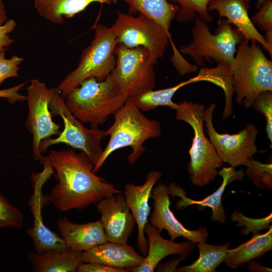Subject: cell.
<instances>
[{
	"label": "cell",
	"mask_w": 272,
	"mask_h": 272,
	"mask_svg": "<svg viewBox=\"0 0 272 272\" xmlns=\"http://www.w3.org/2000/svg\"><path fill=\"white\" fill-rule=\"evenodd\" d=\"M118 1V0H117ZM128 5L129 14L139 13L159 24L172 39L170 28L179 6L167 0H119Z\"/></svg>",
	"instance_id": "25"
},
{
	"label": "cell",
	"mask_w": 272,
	"mask_h": 272,
	"mask_svg": "<svg viewBox=\"0 0 272 272\" xmlns=\"http://www.w3.org/2000/svg\"><path fill=\"white\" fill-rule=\"evenodd\" d=\"M161 176L160 171L152 170L147 174L146 181L142 185L128 183L124 186V194L126 201L138 226L137 247L145 256L147 255L148 251L144 228L148 223L150 215L149 199L151 197L154 185Z\"/></svg>",
	"instance_id": "15"
},
{
	"label": "cell",
	"mask_w": 272,
	"mask_h": 272,
	"mask_svg": "<svg viewBox=\"0 0 272 272\" xmlns=\"http://www.w3.org/2000/svg\"><path fill=\"white\" fill-rule=\"evenodd\" d=\"M169 195L168 186L164 183L153 187L151 197L154 200V210L150 215V224L161 232L166 230L172 240L181 237L195 243L206 242L209 235L207 227L195 230L186 229L171 211Z\"/></svg>",
	"instance_id": "13"
},
{
	"label": "cell",
	"mask_w": 272,
	"mask_h": 272,
	"mask_svg": "<svg viewBox=\"0 0 272 272\" xmlns=\"http://www.w3.org/2000/svg\"><path fill=\"white\" fill-rule=\"evenodd\" d=\"M218 174L222 178V182L220 187L212 194L201 200L192 199L186 196L185 191L175 182H171L168 186L170 194L177 196L180 198L176 204V208L179 210L192 205H197L199 210L206 207L210 208L212 211L211 220L213 222L224 223L226 221L225 210L222 204V197L227 186L235 180L242 181L245 176L244 171L230 166L222 167L218 170Z\"/></svg>",
	"instance_id": "16"
},
{
	"label": "cell",
	"mask_w": 272,
	"mask_h": 272,
	"mask_svg": "<svg viewBox=\"0 0 272 272\" xmlns=\"http://www.w3.org/2000/svg\"><path fill=\"white\" fill-rule=\"evenodd\" d=\"M117 0H33L38 14L54 24L63 23L64 19L73 18L84 11L91 3L112 4Z\"/></svg>",
	"instance_id": "23"
},
{
	"label": "cell",
	"mask_w": 272,
	"mask_h": 272,
	"mask_svg": "<svg viewBox=\"0 0 272 272\" xmlns=\"http://www.w3.org/2000/svg\"><path fill=\"white\" fill-rule=\"evenodd\" d=\"M83 251L71 247L63 251L30 252L27 258L34 272H75L82 261Z\"/></svg>",
	"instance_id": "22"
},
{
	"label": "cell",
	"mask_w": 272,
	"mask_h": 272,
	"mask_svg": "<svg viewBox=\"0 0 272 272\" xmlns=\"http://www.w3.org/2000/svg\"><path fill=\"white\" fill-rule=\"evenodd\" d=\"M114 115L113 124L105 130L106 137L109 136V140L94 167L95 173L111 154L126 147L132 149L127 160L131 165H134L146 151L144 143L149 139L159 137L161 134L160 123L146 117L132 98L128 97Z\"/></svg>",
	"instance_id": "2"
},
{
	"label": "cell",
	"mask_w": 272,
	"mask_h": 272,
	"mask_svg": "<svg viewBox=\"0 0 272 272\" xmlns=\"http://www.w3.org/2000/svg\"><path fill=\"white\" fill-rule=\"evenodd\" d=\"M231 220L237 222V227H244L241 231L243 235H247L249 233L253 234L268 229L272 222L271 213L266 217L261 218H251L244 216L242 213L235 211L231 215Z\"/></svg>",
	"instance_id": "30"
},
{
	"label": "cell",
	"mask_w": 272,
	"mask_h": 272,
	"mask_svg": "<svg viewBox=\"0 0 272 272\" xmlns=\"http://www.w3.org/2000/svg\"><path fill=\"white\" fill-rule=\"evenodd\" d=\"M5 51L0 52V85L7 79L19 77V65L24 60L17 55L6 58Z\"/></svg>",
	"instance_id": "34"
},
{
	"label": "cell",
	"mask_w": 272,
	"mask_h": 272,
	"mask_svg": "<svg viewBox=\"0 0 272 272\" xmlns=\"http://www.w3.org/2000/svg\"><path fill=\"white\" fill-rule=\"evenodd\" d=\"M32 213L34 216L33 226L28 228L26 233L31 238L36 252L63 251L69 248L61 236L44 224L40 210H33Z\"/></svg>",
	"instance_id": "26"
},
{
	"label": "cell",
	"mask_w": 272,
	"mask_h": 272,
	"mask_svg": "<svg viewBox=\"0 0 272 272\" xmlns=\"http://www.w3.org/2000/svg\"><path fill=\"white\" fill-rule=\"evenodd\" d=\"M24 219V215L21 211L0 193V229L22 228Z\"/></svg>",
	"instance_id": "31"
},
{
	"label": "cell",
	"mask_w": 272,
	"mask_h": 272,
	"mask_svg": "<svg viewBox=\"0 0 272 272\" xmlns=\"http://www.w3.org/2000/svg\"><path fill=\"white\" fill-rule=\"evenodd\" d=\"M78 272H126L125 268L110 266L97 262H82L79 266Z\"/></svg>",
	"instance_id": "36"
},
{
	"label": "cell",
	"mask_w": 272,
	"mask_h": 272,
	"mask_svg": "<svg viewBox=\"0 0 272 272\" xmlns=\"http://www.w3.org/2000/svg\"><path fill=\"white\" fill-rule=\"evenodd\" d=\"M16 27V22L12 19L8 20L4 23L0 22V52L6 51V48L14 43L9 33L14 31Z\"/></svg>",
	"instance_id": "35"
},
{
	"label": "cell",
	"mask_w": 272,
	"mask_h": 272,
	"mask_svg": "<svg viewBox=\"0 0 272 272\" xmlns=\"http://www.w3.org/2000/svg\"><path fill=\"white\" fill-rule=\"evenodd\" d=\"M257 43L243 39L230 68L235 101L246 108L252 106L260 93L272 91V61Z\"/></svg>",
	"instance_id": "5"
},
{
	"label": "cell",
	"mask_w": 272,
	"mask_h": 272,
	"mask_svg": "<svg viewBox=\"0 0 272 272\" xmlns=\"http://www.w3.org/2000/svg\"><path fill=\"white\" fill-rule=\"evenodd\" d=\"M257 112L262 113L266 120L265 131L270 143L272 142V91L260 93L252 105Z\"/></svg>",
	"instance_id": "33"
},
{
	"label": "cell",
	"mask_w": 272,
	"mask_h": 272,
	"mask_svg": "<svg viewBox=\"0 0 272 272\" xmlns=\"http://www.w3.org/2000/svg\"><path fill=\"white\" fill-rule=\"evenodd\" d=\"M265 233H253L250 240L233 249H228L224 263L237 268L250 260L261 257L272 249V226Z\"/></svg>",
	"instance_id": "24"
},
{
	"label": "cell",
	"mask_w": 272,
	"mask_h": 272,
	"mask_svg": "<svg viewBox=\"0 0 272 272\" xmlns=\"http://www.w3.org/2000/svg\"><path fill=\"white\" fill-rule=\"evenodd\" d=\"M252 0H211L208 9L209 11H217L219 19L225 18L230 24L234 25L250 41L260 43L266 50L271 58V49L264 38L252 23L248 13Z\"/></svg>",
	"instance_id": "18"
},
{
	"label": "cell",
	"mask_w": 272,
	"mask_h": 272,
	"mask_svg": "<svg viewBox=\"0 0 272 272\" xmlns=\"http://www.w3.org/2000/svg\"><path fill=\"white\" fill-rule=\"evenodd\" d=\"M8 20V16L5 5L3 0H0V22L4 23Z\"/></svg>",
	"instance_id": "40"
},
{
	"label": "cell",
	"mask_w": 272,
	"mask_h": 272,
	"mask_svg": "<svg viewBox=\"0 0 272 272\" xmlns=\"http://www.w3.org/2000/svg\"><path fill=\"white\" fill-rule=\"evenodd\" d=\"M118 44L111 27L98 24L95 27L94 37L83 51L77 67L69 73L56 87L64 98L82 81L94 78L104 80L116 64L114 50Z\"/></svg>",
	"instance_id": "8"
},
{
	"label": "cell",
	"mask_w": 272,
	"mask_h": 272,
	"mask_svg": "<svg viewBox=\"0 0 272 272\" xmlns=\"http://www.w3.org/2000/svg\"><path fill=\"white\" fill-rule=\"evenodd\" d=\"M96 209L101 214L108 241L127 243L136 224L122 193L111 195L99 201Z\"/></svg>",
	"instance_id": "14"
},
{
	"label": "cell",
	"mask_w": 272,
	"mask_h": 272,
	"mask_svg": "<svg viewBox=\"0 0 272 272\" xmlns=\"http://www.w3.org/2000/svg\"><path fill=\"white\" fill-rule=\"evenodd\" d=\"M116 64L111 73L121 91L134 99L156 86L155 73L148 50L143 46L127 48L117 44Z\"/></svg>",
	"instance_id": "10"
},
{
	"label": "cell",
	"mask_w": 272,
	"mask_h": 272,
	"mask_svg": "<svg viewBox=\"0 0 272 272\" xmlns=\"http://www.w3.org/2000/svg\"><path fill=\"white\" fill-rule=\"evenodd\" d=\"M259 9L250 19L253 25H257L264 32V39L269 47L272 49L271 0H265Z\"/></svg>",
	"instance_id": "32"
},
{
	"label": "cell",
	"mask_w": 272,
	"mask_h": 272,
	"mask_svg": "<svg viewBox=\"0 0 272 272\" xmlns=\"http://www.w3.org/2000/svg\"><path fill=\"white\" fill-rule=\"evenodd\" d=\"M248 270L250 271H259V272H271V269L262 266L259 263H256L255 261L249 262Z\"/></svg>",
	"instance_id": "39"
},
{
	"label": "cell",
	"mask_w": 272,
	"mask_h": 272,
	"mask_svg": "<svg viewBox=\"0 0 272 272\" xmlns=\"http://www.w3.org/2000/svg\"><path fill=\"white\" fill-rule=\"evenodd\" d=\"M199 81H208L220 87L222 82L218 67L202 68L194 77L181 82L172 87L159 90H150L139 95L133 100L142 111L152 110L159 106H167L175 110L178 104L172 100L175 93L186 85Z\"/></svg>",
	"instance_id": "19"
},
{
	"label": "cell",
	"mask_w": 272,
	"mask_h": 272,
	"mask_svg": "<svg viewBox=\"0 0 272 272\" xmlns=\"http://www.w3.org/2000/svg\"><path fill=\"white\" fill-rule=\"evenodd\" d=\"M127 98L110 73L103 81L94 78L82 81L66 95L64 100L76 118L97 128L121 108Z\"/></svg>",
	"instance_id": "4"
},
{
	"label": "cell",
	"mask_w": 272,
	"mask_h": 272,
	"mask_svg": "<svg viewBox=\"0 0 272 272\" xmlns=\"http://www.w3.org/2000/svg\"><path fill=\"white\" fill-rule=\"evenodd\" d=\"M245 173L253 185L261 189H272V163H264L253 158L245 165Z\"/></svg>",
	"instance_id": "29"
},
{
	"label": "cell",
	"mask_w": 272,
	"mask_h": 272,
	"mask_svg": "<svg viewBox=\"0 0 272 272\" xmlns=\"http://www.w3.org/2000/svg\"><path fill=\"white\" fill-rule=\"evenodd\" d=\"M144 258L127 243L108 241L82 253L83 262H97L125 269L139 265Z\"/></svg>",
	"instance_id": "20"
},
{
	"label": "cell",
	"mask_w": 272,
	"mask_h": 272,
	"mask_svg": "<svg viewBox=\"0 0 272 272\" xmlns=\"http://www.w3.org/2000/svg\"><path fill=\"white\" fill-rule=\"evenodd\" d=\"M46 158L57 180L49 199L60 212L81 210L106 197L122 193L93 172L94 165L82 152L77 153L72 148L51 150Z\"/></svg>",
	"instance_id": "1"
},
{
	"label": "cell",
	"mask_w": 272,
	"mask_h": 272,
	"mask_svg": "<svg viewBox=\"0 0 272 272\" xmlns=\"http://www.w3.org/2000/svg\"><path fill=\"white\" fill-rule=\"evenodd\" d=\"M199 258L190 265L176 268L177 272H214L224 262L227 256L229 243L215 245L201 242L196 243Z\"/></svg>",
	"instance_id": "27"
},
{
	"label": "cell",
	"mask_w": 272,
	"mask_h": 272,
	"mask_svg": "<svg viewBox=\"0 0 272 272\" xmlns=\"http://www.w3.org/2000/svg\"><path fill=\"white\" fill-rule=\"evenodd\" d=\"M265 0H257L256 4V8L257 9H259L262 4V3L265 1Z\"/></svg>",
	"instance_id": "41"
},
{
	"label": "cell",
	"mask_w": 272,
	"mask_h": 272,
	"mask_svg": "<svg viewBox=\"0 0 272 272\" xmlns=\"http://www.w3.org/2000/svg\"><path fill=\"white\" fill-rule=\"evenodd\" d=\"M169 3L178 5L179 9L175 19L179 23H186L196 17L205 22H210L212 16L209 13L208 6L211 0H167Z\"/></svg>",
	"instance_id": "28"
},
{
	"label": "cell",
	"mask_w": 272,
	"mask_h": 272,
	"mask_svg": "<svg viewBox=\"0 0 272 272\" xmlns=\"http://www.w3.org/2000/svg\"><path fill=\"white\" fill-rule=\"evenodd\" d=\"M216 105L212 103L205 109L203 122L209 140L214 146L218 155L224 163L235 168L245 166L257 153L256 140L258 131L256 125L249 123L237 133H220L213 124V114Z\"/></svg>",
	"instance_id": "11"
},
{
	"label": "cell",
	"mask_w": 272,
	"mask_h": 272,
	"mask_svg": "<svg viewBox=\"0 0 272 272\" xmlns=\"http://www.w3.org/2000/svg\"><path fill=\"white\" fill-rule=\"evenodd\" d=\"M30 82L26 89L28 114L25 125L32 135L33 159L39 161L43 156L39 149L41 142L59 135L61 125L53 121L49 107L52 88L37 79H31Z\"/></svg>",
	"instance_id": "12"
},
{
	"label": "cell",
	"mask_w": 272,
	"mask_h": 272,
	"mask_svg": "<svg viewBox=\"0 0 272 272\" xmlns=\"http://www.w3.org/2000/svg\"><path fill=\"white\" fill-rule=\"evenodd\" d=\"M205 106L192 101L178 104L175 118L189 124L193 130L192 144L188 150L190 161L187 170L193 185L203 187L217 177L224 162L217 154L213 144L203 130Z\"/></svg>",
	"instance_id": "6"
},
{
	"label": "cell",
	"mask_w": 272,
	"mask_h": 272,
	"mask_svg": "<svg viewBox=\"0 0 272 272\" xmlns=\"http://www.w3.org/2000/svg\"><path fill=\"white\" fill-rule=\"evenodd\" d=\"M111 27L116 35L117 44L129 48L145 47L148 50L154 65L163 57L170 41L173 51L171 59L179 75L183 76L194 71L195 65L184 58L164 29L153 20L140 14L134 17L118 11L117 18Z\"/></svg>",
	"instance_id": "3"
},
{
	"label": "cell",
	"mask_w": 272,
	"mask_h": 272,
	"mask_svg": "<svg viewBox=\"0 0 272 272\" xmlns=\"http://www.w3.org/2000/svg\"><path fill=\"white\" fill-rule=\"evenodd\" d=\"M218 25L215 34H212L205 22L196 16L191 32L193 40L189 45L182 46L179 52L189 55L199 66L204 65L206 61L214 60L217 64L231 68L236 46L245 38L225 18L219 19Z\"/></svg>",
	"instance_id": "7"
},
{
	"label": "cell",
	"mask_w": 272,
	"mask_h": 272,
	"mask_svg": "<svg viewBox=\"0 0 272 272\" xmlns=\"http://www.w3.org/2000/svg\"><path fill=\"white\" fill-rule=\"evenodd\" d=\"M26 83V82H24L14 87L0 90V98L7 99L12 104L24 101L26 100V96L21 95L19 92Z\"/></svg>",
	"instance_id": "37"
},
{
	"label": "cell",
	"mask_w": 272,
	"mask_h": 272,
	"mask_svg": "<svg viewBox=\"0 0 272 272\" xmlns=\"http://www.w3.org/2000/svg\"><path fill=\"white\" fill-rule=\"evenodd\" d=\"M147 236L148 251L143 261L139 265L126 268L127 271L154 272L158 264L165 257L172 254L179 255L183 259L193 251L195 243L190 241L177 243L164 238L156 227L148 223L144 228Z\"/></svg>",
	"instance_id": "17"
},
{
	"label": "cell",
	"mask_w": 272,
	"mask_h": 272,
	"mask_svg": "<svg viewBox=\"0 0 272 272\" xmlns=\"http://www.w3.org/2000/svg\"><path fill=\"white\" fill-rule=\"evenodd\" d=\"M60 236L69 247L82 251L107 241L101 221L76 224L66 217L57 222Z\"/></svg>",
	"instance_id": "21"
},
{
	"label": "cell",
	"mask_w": 272,
	"mask_h": 272,
	"mask_svg": "<svg viewBox=\"0 0 272 272\" xmlns=\"http://www.w3.org/2000/svg\"><path fill=\"white\" fill-rule=\"evenodd\" d=\"M183 259L180 257L165 263H158L155 268L157 271H175L176 267Z\"/></svg>",
	"instance_id": "38"
},
{
	"label": "cell",
	"mask_w": 272,
	"mask_h": 272,
	"mask_svg": "<svg viewBox=\"0 0 272 272\" xmlns=\"http://www.w3.org/2000/svg\"><path fill=\"white\" fill-rule=\"evenodd\" d=\"M52 88L49 109L52 116H59L61 118L64 127L56 138H49L41 142L39 147L40 153L42 155L51 146L64 144L84 153L95 166L103 151L101 143L106 137L105 130L84 126L69 111L64 98L56 88Z\"/></svg>",
	"instance_id": "9"
}]
</instances>
